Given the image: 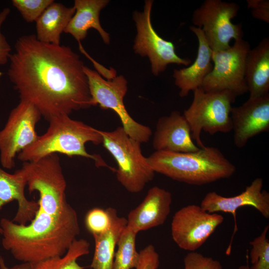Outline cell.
<instances>
[{
  "label": "cell",
  "mask_w": 269,
  "mask_h": 269,
  "mask_svg": "<svg viewBox=\"0 0 269 269\" xmlns=\"http://www.w3.org/2000/svg\"><path fill=\"white\" fill-rule=\"evenodd\" d=\"M190 29L196 36L198 47L194 62L187 67L173 70L175 85L180 89L179 96H187L189 92L201 88L204 80L212 71L213 64L212 50L201 28L190 26Z\"/></svg>",
  "instance_id": "19"
},
{
  "label": "cell",
  "mask_w": 269,
  "mask_h": 269,
  "mask_svg": "<svg viewBox=\"0 0 269 269\" xmlns=\"http://www.w3.org/2000/svg\"><path fill=\"white\" fill-rule=\"evenodd\" d=\"M251 49L243 38L235 41L227 49L212 51L214 63L201 88L205 92L230 91L237 97L248 92L245 79V62Z\"/></svg>",
  "instance_id": "12"
},
{
  "label": "cell",
  "mask_w": 269,
  "mask_h": 269,
  "mask_svg": "<svg viewBox=\"0 0 269 269\" xmlns=\"http://www.w3.org/2000/svg\"><path fill=\"white\" fill-rule=\"evenodd\" d=\"M26 185V173L23 167L12 174L0 168V211L4 205L16 200L18 209L11 221L22 225H27L33 219L39 207L38 201H29L25 197ZM2 233L0 226V234Z\"/></svg>",
  "instance_id": "18"
},
{
  "label": "cell",
  "mask_w": 269,
  "mask_h": 269,
  "mask_svg": "<svg viewBox=\"0 0 269 269\" xmlns=\"http://www.w3.org/2000/svg\"><path fill=\"white\" fill-rule=\"evenodd\" d=\"M159 256L154 247L149 244L139 252V260L135 269H157Z\"/></svg>",
  "instance_id": "30"
},
{
  "label": "cell",
  "mask_w": 269,
  "mask_h": 269,
  "mask_svg": "<svg viewBox=\"0 0 269 269\" xmlns=\"http://www.w3.org/2000/svg\"><path fill=\"white\" fill-rule=\"evenodd\" d=\"M147 159L155 172L190 185H202L229 178L236 170L222 152L213 146L190 152L155 151Z\"/></svg>",
  "instance_id": "4"
},
{
  "label": "cell",
  "mask_w": 269,
  "mask_h": 269,
  "mask_svg": "<svg viewBox=\"0 0 269 269\" xmlns=\"http://www.w3.org/2000/svg\"><path fill=\"white\" fill-rule=\"evenodd\" d=\"M152 145L155 151L190 152L200 149L192 140L188 122L178 111L158 119Z\"/></svg>",
  "instance_id": "17"
},
{
  "label": "cell",
  "mask_w": 269,
  "mask_h": 269,
  "mask_svg": "<svg viewBox=\"0 0 269 269\" xmlns=\"http://www.w3.org/2000/svg\"><path fill=\"white\" fill-rule=\"evenodd\" d=\"M90 244L84 239H76L62 256L31 263L33 269H84L77 260L89 253Z\"/></svg>",
  "instance_id": "24"
},
{
  "label": "cell",
  "mask_w": 269,
  "mask_h": 269,
  "mask_svg": "<svg viewBox=\"0 0 269 269\" xmlns=\"http://www.w3.org/2000/svg\"></svg>",
  "instance_id": "36"
},
{
  "label": "cell",
  "mask_w": 269,
  "mask_h": 269,
  "mask_svg": "<svg viewBox=\"0 0 269 269\" xmlns=\"http://www.w3.org/2000/svg\"><path fill=\"white\" fill-rule=\"evenodd\" d=\"M184 269H222L220 262L195 251L190 252L184 258Z\"/></svg>",
  "instance_id": "29"
},
{
  "label": "cell",
  "mask_w": 269,
  "mask_h": 269,
  "mask_svg": "<svg viewBox=\"0 0 269 269\" xmlns=\"http://www.w3.org/2000/svg\"><path fill=\"white\" fill-rule=\"evenodd\" d=\"M249 260V257L248 256V251L247 254L246 255V262H247L246 264L240 266L238 269H250Z\"/></svg>",
  "instance_id": "34"
},
{
  "label": "cell",
  "mask_w": 269,
  "mask_h": 269,
  "mask_svg": "<svg viewBox=\"0 0 269 269\" xmlns=\"http://www.w3.org/2000/svg\"><path fill=\"white\" fill-rule=\"evenodd\" d=\"M26 173L29 193L39 195V209L51 215L63 212L69 205L66 200V181L60 159L52 154L37 161L25 162L22 167Z\"/></svg>",
  "instance_id": "8"
},
{
  "label": "cell",
  "mask_w": 269,
  "mask_h": 269,
  "mask_svg": "<svg viewBox=\"0 0 269 269\" xmlns=\"http://www.w3.org/2000/svg\"><path fill=\"white\" fill-rule=\"evenodd\" d=\"M153 3L152 0H145L143 11L136 10L133 13L136 28L133 48L135 54L148 57L152 73L158 76L170 64L188 66L191 61L178 56L173 43L162 38L153 28L151 21Z\"/></svg>",
  "instance_id": "10"
},
{
  "label": "cell",
  "mask_w": 269,
  "mask_h": 269,
  "mask_svg": "<svg viewBox=\"0 0 269 269\" xmlns=\"http://www.w3.org/2000/svg\"></svg>",
  "instance_id": "35"
},
{
  "label": "cell",
  "mask_w": 269,
  "mask_h": 269,
  "mask_svg": "<svg viewBox=\"0 0 269 269\" xmlns=\"http://www.w3.org/2000/svg\"><path fill=\"white\" fill-rule=\"evenodd\" d=\"M7 74L20 100L32 104L48 121L90 106L85 66L69 46L19 37Z\"/></svg>",
  "instance_id": "1"
},
{
  "label": "cell",
  "mask_w": 269,
  "mask_h": 269,
  "mask_svg": "<svg viewBox=\"0 0 269 269\" xmlns=\"http://www.w3.org/2000/svg\"><path fill=\"white\" fill-rule=\"evenodd\" d=\"M269 225L261 234L250 242L252 246L250 257L252 266L250 269H269V240L267 238Z\"/></svg>",
  "instance_id": "27"
},
{
  "label": "cell",
  "mask_w": 269,
  "mask_h": 269,
  "mask_svg": "<svg viewBox=\"0 0 269 269\" xmlns=\"http://www.w3.org/2000/svg\"><path fill=\"white\" fill-rule=\"evenodd\" d=\"M136 235L127 226L123 231L117 243L112 269L136 268L139 260V252L135 245Z\"/></svg>",
  "instance_id": "25"
},
{
  "label": "cell",
  "mask_w": 269,
  "mask_h": 269,
  "mask_svg": "<svg viewBox=\"0 0 269 269\" xmlns=\"http://www.w3.org/2000/svg\"><path fill=\"white\" fill-rule=\"evenodd\" d=\"M245 79L250 98L269 94V38H263L248 53Z\"/></svg>",
  "instance_id": "21"
},
{
  "label": "cell",
  "mask_w": 269,
  "mask_h": 269,
  "mask_svg": "<svg viewBox=\"0 0 269 269\" xmlns=\"http://www.w3.org/2000/svg\"><path fill=\"white\" fill-rule=\"evenodd\" d=\"M101 133L103 146L117 162L118 181L129 192L141 191L153 179L155 172L142 153L141 143L131 137L122 126Z\"/></svg>",
  "instance_id": "5"
},
{
  "label": "cell",
  "mask_w": 269,
  "mask_h": 269,
  "mask_svg": "<svg viewBox=\"0 0 269 269\" xmlns=\"http://www.w3.org/2000/svg\"><path fill=\"white\" fill-rule=\"evenodd\" d=\"M172 200L169 191L152 187L142 201L129 212L127 226L137 234L162 225L170 212Z\"/></svg>",
  "instance_id": "16"
},
{
  "label": "cell",
  "mask_w": 269,
  "mask_h": 269,
  "mask_svg": "<svg viewBox=\"0 0 269 269\" xmlns=\"http://www.w3.org/2000/svg\"><path fill=\"white\" fill-rule=\"evenodd\" d=\"M41 117L39 110L25 101L20 100L11 110L0 131V161L3 168H13L17 153L36 140L35 127Z\"/></svg>",
  "instance_id": "11"
},
{
  "label": "cell",
  "mask_w": 269,
  "mask_h": 269,
  "mask_svg": "<svg viewBox=\"0 0 269 269\" xmlns=\"http://www.w3.org/2000/svg\"><path fill=\"white\" fill-rule=\"evenodd\" d=\"M91 96L90 105H98L103 110L115 112L121 120L122 127L132 138L140 143L147 142L151 135V129L134 121L128 112L124 98L128 91V81L123 75L106 80L100 73L84 66Z\"/></svg>",
  "instance_id": "7"
},
{
  "label": "cell",
  "mask_w": 269,
  "mask_h": 269,
  "mask_svg": "<svg viewBox=\"0 0 269 269\" xmlns=\"http://www.w3.org/2000/svg\"><path fill=\"white\" fill-rule=\"evenodd\" d=\"M116 209L109 207L106 209L95 207L89 210L85 217V227L92 236L107 231L111 226Z\"/></svg>",
  "instance_id": "26"
},
{
  "label": "cell",
  "mask_w": 269,
  "mask_h": 269,
  "mask_svg": "<svg viewBox=\"0 0 269 269\" xmlns=\"http://www.w3.org/2000/svg\"><path fill=\"white\" fill-rule=\"evenodd\" d=\"M193 92L192 102L183 115L189 125L192 139L202 148L205 146L200 137L202 130L210 135L232 130L230 114L237 96L227 90L205 92L199 88Z\"/></svg>",
  "instance_id": "6"
},
{
  "label": "cell",
  "mask_w": 269,
  "mask_h": 269,
  "mask_svg": "<svg viewBox=\"0 0 269 269\" xmlns=\"http://www.w3.org/2000/svg\"><path fill=\"white\" fill-rule=\"evenodd\" d=\"M263 180L255 179L241 193L233 197H224L215 191L208 192L202 199L200 207L210 213L223 212L232 214L234 219V229L226 254L231 253L234 237L238 231L236 221L237 210L249 206L255 208L266 219L269 218V193L263 190Z\"/></svg>",
  "instance_id": "14"
},
{
  "label": "cell",
  "mask_w": 269,
  "mask_h": 269,
  "mask_svg": "<svg viewBox=\"0 0 269 269\" xmlns=\"http://www.w3.org/2000/svg\"><path fill=\"white\" fill-rule=\"evenodd\" d=\"M10 12V10L8 7L3 8L0 12V67L7 62L11 54V47L1 30L2 25ZM1 75L2 73L0 71V80Z\"/></svg>",
  "instance_id": "31"
},
{
  "label": "cell",
  "mask_w": 269,
  "mask_h": 269,
  "mask_svg": "<svg viewBox=\"0 0 269 269\" xmlns=\"http://www.w3.org/2000/svg\"><path fill=\"white\" fill-rule=\"evenodd\" d=\"M247 3L254 18L269 23V0H247Z\"/></svg>",
  "instance_id": "32"
},
{
  "label": "cell",
  "mask_w": 269,
  "mask_h": 269,
  "mask_svg": "<svg viewBox=\"0 0 269 269\" xmlns=\"http://www.w3.org/2000/svg\"><path fill=\"white\" fill-rule=\"evenodd\" d=\"M240 6L235 2L221 0H205L192 14L194 26L201 28L212 51L227 49L231 40L242 39L244 32L241 23L234 24Z\"/></svg>",
  "instance_id": "9"
},
{
  "label": "cell",
  "mask_w": 269,
  "mask_h": 269,
  "mask_svg": "<svg viewBox=\"0 0 269 269\" xmlns=\"http://www.w3.org/2000/svg\"><path fill=\"white\" fill-rule=\"evenodd\" d=\"M75 12L74 6L68 7L54 1L35 21L36 38L40 41L60 44L61 35Z\"/></svg>",
  "instance_id": "22"
},
{
  "label": "cell",
  "mask_w": 269,
  "mask_h": 269,
  "mask_svg": "<svg viewBox=\"0 0 269 269\" xmlns=\"http://www.w3.org/2000/svg\"><path fill=\"white\" fill-rule=\"evenodd\" d=\"M223 221L222 215L207 212L200 206H185L177 211L172 217L171 236L181 249L195 251L205 243Z\"/></svg>",
  "instance_id": "13"
},
{
  "label": "cell",
  "mask_w": 269,
  "mask_h": 269,
  "mask_svg": "<svg viewBox=\"0 0 269 269\" xmlns=\"http://www.w3.org/2000/svg\"><path fill=\"white\" fill-rule=\"evenodd\" d=\"M53 0H12V5L27 22L36 21Z\"/></svg>",
  "instance_id": "28"
},
{
  "label": "cell",
  "mask_w": 269,
  "mask_h": 269,
  "mask_svg": "<svg viewBox=\"0 0 269 269\" xmlns=\"http://www.w3.org/2000/svg\"><path fill=\"white\" fill-rule=\"evenodd\" d=\"M110 2L109 0H75V12L70 20L64 32L71 34L78 42L84 40L90 28L96 29L105 44H109V33L102 27L100 13Z\"/></svg>",
  "instance_id": "20"
},
{
  "label": "cell",
  "mask_w": 269,
  "mask_h": 269,
  "mask_svg": "<svg viewBox=\"0 0 269 269\" xmlns=\"http://www.w3.org/2000/svg\"><path fill=\"white\" fill-rule=\"evenodd\" d=\"M0 269H33L31 263H22L9 268L6 266L1 256H0Z\"/></svg>",
  "instance_id": "33"
},
{
  "label": "cell",
  "mask_w": 269,
  "mask_h": 269,
  "mask_svg": "<svg viewBox=\"0 0 269 269\" xmlns=\"http://www.w3.org/2000/svg\"><path fill=\"white\" fill-rule=\"evenodd\" d=\"M30 222L22 225L6 218L0 220L3 248L22 263L63 256L80 232L77 214L70 204L56 215L39 209Z\"/></svg>",
  "instance_id": "2"
},
{
  "label": "cell",
  "mask_w": 269,
  "mask_h": 269,
  "mask_svg": "<svg viewBox=\"0 0 269 269\" xmlns=\"http://www.w3.org/2000/svg\"><path fill=\"white\" fill-rule=\"evenodd\" d=\"M230 114L234 144L243 147L252 137L269 130V94L249 98L241 106L232 107Z\"/></svg>",
  "instance_id": "15"
},
{
  "label": "cell",
  "mask_w": 269,
  "mask_h": 269,
  "mask_svg": "<svg viewBox=\"0 0 269 269\" xmlns=\"http://www.w3.org/2000/svg\"><path fill=\"white\" fill-rule=\"evenodd\" d=\"M48 122L46 132L18 154L19 160L32 162L58 153L69 157L79 156L91 159L96 166L107 167L116 172V169L109 166L100 155L91 154L86 151L87 142L96 145L102 143L101 130L72 119L67 115L53 117Z\"/></svg>",
  "instance_id": "3"
},
{
  "label": "cell",
  "mask_w": 269,
  "mask_h": 269,
  "mask_svg": "<svg viewBox=\"0 0 269 269\" xmlns=\"http://www.w3.org/2000/svg\"><path fill=\"white\" fill-rule=\"evenodd\" d=\"M127 225V218L119 217L117 212L114 216L111 226L107 231L93 236L95 241V251L91 268L113 269L115 249L119 238Z\"/></svg>",
  "instance_id": "23"
}]
</instances>
